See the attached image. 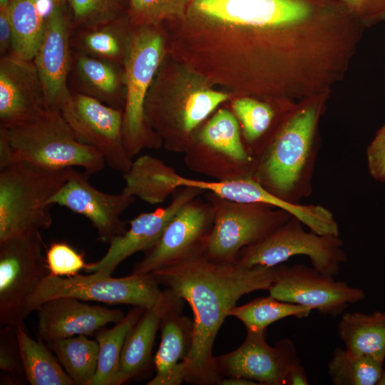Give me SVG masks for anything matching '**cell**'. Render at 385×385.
<instances>
[{
	"label": "cell",
	"instance_id": "cell-1",
	"mask_svg": "<svg viewBox=\"0 0 385 385\" xmlns=\"http://www.w3.org/2000/svg\"><path fill=\"white\" fill-rule=\"evenodd\" d=\"M168 53L211 85L272 103L329 94L364 26L342 0H191Z\"/></svg>",
	"mask_w": 385,
	"mask_h": 385
},
{
	"label": "cell",
	"instance_id": "cell-2",
	"mask_svg": "<svg viewBox=\"0 0 385 385\" xmlns=\"http://www.w3.org/2000/svg\"><path fill=\"white\" fill-rule=\"evenodd\" d=\"M275 270L276 266L244 267L202 255L151 272L160 285L186 302L193 313V338L185 361V382L215 385L222 379L212 354L217 334L239 299L255 291L269 290Z\"/></svg>",
	"mask_w": 385,
	"mask_h": 385
},
{
	"label": "cell",
	"instance_id": "cell-3",
	"mask_svg": "<svg viewBox=\"0 0 385 385\" xmlns=\"http://www.w3.org/2000/svg\"><path fill=\"white\" fill-rule=\"evenodd\" d=\"M328 95L298 103L254 158L252 177L281 200L300 204L312 192L319 145L318 127Z\"/></svg>",
	"mask_w": 385,
	"mask_h": 385
},
{
	"label": "cell",
	"instance_id": "cell-4",
	"mask_svg": "<svg viewBox=\"0 0 385 385\" xmlns=\"http://www.w3.org/2000/svg\"><path fill=\"white\" fill-rule=\"evenodd\" d=\"M179 64L174 71L166 53L147 93L144 114L165 150L184 153L199 128L232 96L212 89L204 78Z\"/></svg>",
	"mask_w": 385,
	"mask_h": 385
},
{
	"label": "cell",
	"instance_id": "cell-5",
	"mask_svg": "<svg viewBox=\"0 0 385 385\" xmlns=\"http://www.w3.org/2000/svg\"><path fill=\"white\" fill-rule=\"evenodd\" d=\"M17 162L53 169L78 167L88 175L106 165L97 150L76 138L60 111L49 109L21 125L0 128V169Z\"/></svg>",
	"mask_w": 385,
	"mask_h": 385
},
{
	"label": "cell",
	"instance_id": "cell-6",
	"mask_svg": "<svg viewBox=\"0 0 385 385\" xmlns=\"http://www.w3.org/2000/svg\"><path fill=\"white\" fill-rule=\"evenodd\" d=\"M71 170L27 162L0 169V242L50 228L48 201L66 183Z\"/></svg>",
	"mask_w": 385,
	"mask_h": 385
},
{
	"label": "cell",
	"instance_id": "cell-7",
	"mask_svg": "<svg viewBox=\"0 0 385 385\" xmlns=\"http://www.w3.org/2000/svg\"><path fill=\"white\" fill-rule=\"evenodd\" d=\"M166 53V34L161 25L132 26L124 63L126 96L123 108L124 144L131 158L145 148L163 147L162 140L146 122L144 104Z\"/></svg>",
	"mask_w": 385,
	"mask_h": 385
},
{
	"label": "cell",
	"instance_id": "cell-8",
	"mask_svg": "<svg viewBox=\"0 0 385 385\" xmlns=\"http://www.w3.org/2000/svg\"><path fill=\"white\" fill-rule=\"evenodd\" d=\"M159 285L151 273H132L119 278L96 273L65 277L49 274L25 300L22 317L25 319L43 302L61 297L148 309L156 303L162 292Z\"/></svg>",
	"mask_w": 385,
	"mask_h": 385
},
{
	"label": "cell",
	"instance_id": "cell-9",
	"mask_svg": "<svg viewBox=\"0 0 385 385\" xmlns=\"http://www.w3.org/2000/svg\"><path fill=\"white\" fill-rule=\"evenodd\" d=\"M303 226L292 216L260 242L243 248L234 263L244 267H274L292 257L304 255L320 272L337 275L341 265L348 260L342 239L307 232Z\"/></svg>",
	"mask_w": 385,
	"mask_h": 385
},
{
	"label": "cell",
	"instance_id": "cell-10",
	"mask_svg": "<svg viewBox=\"0 0 385 385\" xmlns=\"http://www.w3.org/2000/svg\"><path fill=\"white\" fill-rule=\"evenodd\" d=\"M214 211V223L205 256L234 263L240 252L269 235L292 216L286 210L262 203H242L205 192Z\"/></svg>",
	"mask_w": 385,
	"mask_h": 385
},
{
	"label": "cell",
	"instance_id": "cell-11",
	"mask_svg": "<svg viewBox=\"0 0 385 385\" xmlns=\"http://www.w3.org/2000/svg\"><path fill=\"white\" fill-rule=\"evenodd\" d=\"M253 158L231 110L221 108L199 128L184 153L185 165L215 180L252 176Z\"/></svg>",
	"mask_w": 385,
	"mask_h": 385
},
{
	"label": "cell",
	"instance_id": "cell-12",
	"mask_svg": "<svg viewBox=\"0 0 385 385\" xmlns=\"http://www.w3.org/2000/svg\"><path fill=\"white\" fill-rule=\"evenodd\" d=\"M40 231L0 242V325L24 327L22 307L50 273Z\"/></svg>",
	"mask_w": 385,
	"mask_h": 385
},
{
	"label": "cell",
	"instance_id": "cell-13",
	"mask_svg": "<svg viewBox=\"0 0 385 385\" xmlns=\"http://www.w3.org/2000/svg\"><path fill=\"white\" fill-rule=\"evenodd\" d=\"M76 138L97 150L114 170L126 173L133 163L123 138V111L71 92L61 111Z\"/></svg>",
	"mask_w": 385,
	"mask_h": 385
},
{
	"label": "cell",
	"instance_id": "cell-14",
	"mask_svg": "<svg viewBox=\"0 0 385 385\" xmlns=\"http://www.w3.org/2000/svg\"><path fill=\"white\" fill-rule=\"evenodd\" d=\"M268 292L279 300L302 305L332 317L342 315L350 304L366 298L363 289L302 264L277 265Z\"/></svg>",
	"mask_w": 385,
	"mask_h": 385
},
{
	"label": "cell",
	"instance_id": "cell-15",
	"mask_svg": "<svg viewBox=\"0 0 385 385\" xmlns=\"http://www.w3.org/2000/svg\"><path fill=\"white\" fill-rule=\"evenodd\" d=\"M197 196L173 216L155 245L133 265L134 274L205 255L214 223L210 203Z\"/></svg>",
	"mask_w": 385,
	"mask_h": 385
},
{
	"label": "cell",
	"instance_id": "cell-16",
	"mask_svg": "<svg viewBox=\"0 0 385 385\" xmlns=\"http://www.w3.org/2000/svg\"><path fill=\"white\" fill-rule=\"evenodd\" d=\"M215 366L222 377L237 376L262 385L285 384L290 369L301 361L289 339L267 342V331L247 332L244 342L231 352L215 357Z\"/></svg>",
	"mask_w": 385,
	"mask_h": 385
},
{
	"label": "cell",
	"instance_id": "cell-17",
	"mask_svg": "<svg viewBox=\"0 0 385 385\" xmlns=\"http://www.w3.org/2000/svg\"><path fill=\"white\" fill-rule=\"evenodd\" d=\"M134 200L123 192L108 194L98 190L87 176L72 168L68 180L48 205L63 206L86 217L96 229L98 240L109 244L127 230L126 222L120 217Z\"/></svg>",
	"mask_w": 385,
	"mask_h": 385
},
{
	"label": "cell",
	"instance_id": "cell-18",
	"mask_svg": "<svg viewBox=\"0 0 385 385\" xmlns=\"http://www.w3.org/2000/svg\"><path fill=\"white\" fill-rule=\"evenodd\" d=\"M202 194H204L202 190L192 187L178 188L168 205L140 213L131 220L129 229L109 243L105 255L96 262L86 264L84 270L88 273L111 275L128 257L138 252L149 251L158 242L176 212L185 203Z\"/></svg>",
	"mask_w": 385,
	"mask_h": 385
},
{
	"label": "cell",
	"instance_id": "cell-19",
	"mask_svg": "<svg viewBox=\"0 0 385 385\" xmlns=\"http://www.w3.org/2000/svg\"><path fill=\"white\" fill-rule=\"evenodd\" d=\"M71 27L63 4H53L46 16L42 41L33 59L41 77L47 109L60 111L71 91Z\"/></svg>",
	"mask_w": 385,
	"mask_h": 385
},
{
	"label": "cell",
	"instance_id": "cell-20",
	"mask_svg": "<svg viewBox=\"0 0 385 385\" xmlns=\"http://www.w3.org/2000/svg\"><path fill=\"white\" fill-rule=\"evenodd\" d=\"M47 109L43 83L33 60L9 53L0 59V128L29 122Z\"/></svg>",
	"mask_w": 385,
	"mask_h": 385
},
{
	"label": "cell",
	"instance_id": "cell-21",
	"mask_svg": "<svg viewBox=\"0 0 385 385\" xmlns=\"http://www.w3.org/2000/svg\"><path fill=\"white\" fill-rule=\"evenodd\" d=\"M38 338L46 343L76 335H95L109 323H117L125 314L117 309L91 305L74 297L49 299L39 306Z\"/></svg>",
	"mask_w": 385,
	"mask_h": 385
},
{
	"label": "cell",
	"instance_id": "cell-22",
	"mask_svg": "<svg viewBox=\"0 0 385 385\" xmlns=\"http://www.w3.org/2000/svg\"><path fill=\"white\" fill-rule=\"evenodd\" d=\"M180 187H192L222 198L242 203H262L287 211L314 232H321L329 220L328 209L319 205L292 204L272 194L252 176L205 181L180 176Z\"/></svg>",
	"mask_w": 385,
	"mask_h": 385
},
{
	"label": "cell",
	"instance_id": "cell-23",
	"mask_svg": "<svg viewBox=\"0 0 385 385\" xmlns=\"http://www.w3.org/2000/svg\"><path fill=\"white\" fill-rule=\"evenodd\" d=\"M184 302L165 288L156 303L145 309L125 338L113 385L123 384L147 370L151 362L155 336L164 316Z\"/></svg>",
	"mask_w": 385,
	"mask_h": 385
},
{
	"label": "cell",
	"instance_id": "cell-24",
	"mask_svg": "<svg viewBox=\"0 0 385 385\" xmlns=\"http://www.w3.org/2000/svg\"><path fill=\"white\" fill-rule=\"evenodd\" d=\"M182 303L166 313L160 327V342L154 357L155 375L147 385H180L193 338V319L183 315Z\"/></svg>",
	"mask_w": 385,
	"mask_h": 385
},
{
	"label": "cell",
	"instance_id": "cell-25",
	"mask_svg": "<svg viewBox=\"0 0 385 385\" xmlns=\"http://www.w3.org/2000/svg\"><path fill=\"white\" fill-rule=\"evenodd\" d=\"M71 92L79 93L123 111L125 75L123 66L72 51L68 77Z\"/></svg>",
	"mask_w": 385,
	"mask_h": 385
},
{
	"label": "cell",
	"instance_id": "cell-26",
	"mask_svg": "<svg viewBox=\"0 0 385 385\" xmlns=\"http://www.w3.org/2000/svg\"><path fill=\"white\" fill-rule=\"evenodd\" d=\"M297 106L272 103L247 96L232 98L230 110L239 122L244 143L253 159L264 150Z\"/></svg>",
	"mask_w": 385,
	"mask_h": 385
},
{
	"label": "cell",
	"instance_id": "cell-27",
	"mask_svg": "<svg viewBox=\"0 0 385 385\" xmlns=\"http://www.w3.org/2000/svg\"><path fill=\"white\" fill-rule=\"evenodd\" d=\"M132 26L128 14L109 21L76 29L71 38L73 51L124 66Z\"/></svg>",
	"mask_w": 385,
	"mask_h": 385
},
{
	"label": "cell",
	"instance_id": "cell-28",
	"mask_svg": "<svg viewBox=\"0 0 385 385\" xmlns=\"http://www.w3.org/2000/svg\"><path fill=\"white\" fill-rule=\"evenodd\" d=\"M177 174L162 160L143 155L123 173L125 184L122 192L150 205L160 204L178 189L174 185Z\"/></svg>",
	"mask_w": 385,
	"mask_h": 385
},
{
	"label": "cell",
	"instance_id": "cell-29",
	"mask_svg": "<svg viewBox=\"0 0 385 385\" xmlns=\"http://www.w3.org/2000/svg\"><path fill=\"white\" fill-rule=\"evenodd\" d=\"M338 336L348 352L384 362L385 312H344L338 323Z\"/></svg>",
	"mask_w": 385,
	"mask_h": 385
},
{
	"label": "cell",
	"instance_id": "cell-30",
	"mask_svg": "<svg viewBox=\"0 0 385 385\" xmlns=\"http://www.w3.org/2000/svg\"><path fill=\"white\" fill-rule=\"evenodd\" d=\"M41 0H11L7 12L12 33L11 52L33 60L42 41L46 16L40 8Z\"/></svg>",
	"mask_w": 385,
	"mask_h": 385
},
{
	"label": "cell",
	"instance_id": "cell-31",
	"mask_svg": "<svg viewBox=\"0 0 385 385\" xmlns=\"http://www.w3.org/2000/svg\"><path fill=\"white\" fill-rule=\"evenodd\" d=\"M16 332L26 379L31 385H76L48 345L33 339L25 327H16Z\"/></svg>",
	"mask_w": 385,
	"mask_h": 385
},
{
	"label": "cell",
	"instance_id": "cell-32",
	"mask_svg": "<svg viewBox=\"0 0 385 385\" xmlns=\"http://www.w3.org/2000/svg\"><path fill=\"white\" fill-rule=\"evenodd\" d=\"M145 309L134 307L112 328H102L96 333L94 336L98 344V365L90 385H113L125 338Z\"/></svg>",
	"mask_w": 385,
	"mask_h": 385
},
{
	"label": "cell",
	"instance_id": "cell-33",
	"mask_svg": "<svg viewBox=\"0 0 385 385\" xmlns=\"http://www.w3.org/2000/svg\"><path fill=\"white\" fill-rule=\"evenodd\" d=\"M61 365L77 385H90L98 365V344L80 334L47 343Z\"/></svg>",
	"mask_w": 385,
	"mask_h": 385
},
{
	"label": "cell",
	"instance_id": "cell-34",
	"mask_svg": "<svg viewBox=\"0 0 385 385\" xmlns=\"http://www.w3.org/2000/svg\"><path fill=\"white\" fill-rule=\"evenodd\" d=\"M312 309L279 300L269 294L248 303L233 307L228 313L240 320L247 332H263L272 323L289 317L298 319L309 317Z\"/></svg>",
	"mask_w": 385,
	"mask_h": 385
},
{
	"label": "cell",
	"instance_id": "cell-35",
	"mask_svg": "<svg viewBox=\"0 0 385 385\" xmlns=\"http://www.w3.org/2000/svg\"><path fill=\"white\" fill-rule=\"evenodd\" d=\"M383 365L371 356L355 355L345 348L336 347L328 364V374L334 385H374Z\"/></svg>",
	"mask_w": 385,
	"mask_h": 385
},
{
	"label": "cell",
	"instance_id": "cell-36",
	"mask_svg": "<svg viewBox=\"0 0 385 385\" xmlns=\"http://www.w3.org/2000/svg\"><path fill=\"white\" fill-rule=\"evenodd\" d=\"M191 0H130L128 16L132 26L161 25L181 19Z\"/></svg>",
	"mask_w": 385,
	"mask_h": 385
},
{
	"label": "cell",
	"instance_id": "cell-37",
	"mask_svg": "<svg viewBox=\"0 0 385 385\" xmlns=\"http://www.w3.org/2000/svg\"><path fill=\"white\" fill-rule=\"evenodd\" d=\"M75 29L105 23L123 15L130 0H67Z\"/></svg>",
	"mask_w": 385,
	"mask_h": 385
},
{
	"label": "cell",
	"instance_id": "cell-38",
	"mask_svg": "<svg viewBox=\"0 0 385 385\" xmlns=\"http://www.w3.org/2000/svg\"><path fill=\"white\" fill-rule=\"evenodd\" d=\"M45 257L50 273L55 276L75 275L86 265L83 255L66 242L51 243Z\"/></svg>",
	"mask_w": 385,
	"mask_h": 385
},
{
	"label": "cell",
	"instance_id": "cell-39",
	"mask_svg": "<svg viewBox=\"0 0 385 385\" xmlns=\"http://www.w3.org/2000/svg\"><path fill=\"white\" fill-rule=\"evenodd\" d=\"M16 329L13 325H4L1 329L0 369L6 375L25 376Z\"/></svg>",
	"mask_w": 385,
	"mask_h": 385
},
{
	"label": "cell",
	"instance_id": "cell-40",
	"mask_svg": "<svg viewBox=\"0 0 385 385\" xmlns=\"http://www.w3.org/2000/svg\"><path fill=\"white\" fill-rule=\"evenodd\" d=\"M364 27L385 21V0H342Z\"/></svg>",
	"mask_w": 385,
	"mask_h": 385
},
{
	"label": "cell",
	"instance_id": "cell-41",
	"mask_svg": "<svg viewBox=\"0 0 385 385\" xmlns=\"http://www.w3.org/2000/svg\"><path fill=\"white\" fill-rule=\"evenodd\" d=\"M366 156L370 175L376 181L385 183V123L368 145Z\"/></svg>",
	"mask_w": 385,
	"mask_h": 385
},
{
	"label": "cell",
	"instance_id": "cell-42",
	"mask_svg": "<svg viewBox=\"0 0 385 385\" xmlns=\"http://www.w3.org/2000/svg\"><path fill=\"white\" fill-rule=\"evenodd\" d=\"M12 33L7 9H0V54H8L11 50Z\"/></svg>",
	"mask_w": 385,
	"mask_h": 385
},
{
	"label": "cell",
	"instance_id": "cell-43",
	"mask_svg": "<svg viewBox=\"0 0 385 385\" xmlns=\"http://www.w3.org/2000/svg\"><path fill=\"white\" fill-rule=\"evenodd\" d=\"M286 385L309 384L304 367L300 364L292 366L289 371L285 381Z\"/></svg>",
	"mask_w": 385,
	"mask_h": 385
},
{
	"label": "cell",
	"instance_id": "cell-44",
	"mask_svg": "<svg viewBox=\"0 0 385 385\" xmlns=\"http://www.w3.org/2000/svg\"><path fill=\"white\" fill-rule=\"evenodd\" d=\"M255 381L237 376H230L227 378H222L217 384V385H257Z\"/></svg>",
	"mask_w": 385,
	"mask_h": 385
},
{
	"label": "cell",
	"instance_id": "cell-45",
	"mask_svg": "<svg viewBox=\"0 0 385 385\" xmlns=\"http://www.w3.org/2000/svg\"><path fill=\"white\" fill-rule=\"evenodd\" d=\"M376 385H385V364L383 365L380 379Z\"/></svg>",
	"mask_w": 385,
	"mask_h": 385
},
{
	"label": "cell",
	"instance_id": "cell-46",
	"mask_svg": "<svg viewBox=\"0 0 385 385\" xmlns=\"http://www.w3.org/2000/svg\"><path fill=\"white\" fill-rule=\"evenodd\" d=\"M11 0H0V9H7Z\"/></svg>",
	"mask_w": 385,
	"mask_h": 385
},
{
	"label": "cell",
	"instance_id": "cell-47",
	"mask_svg": "<svg viewBox=\"0 0 385 385\" xmlns=\"http://www.w3.org/2000/svg\"><path fill=\"white\" fill-rule=\"evenodd\" d=\"M52 4H63L66 0H49Z\"/></svg>",
	"mask_w": 385,
	"mask_h": 385
}]
</instances>
